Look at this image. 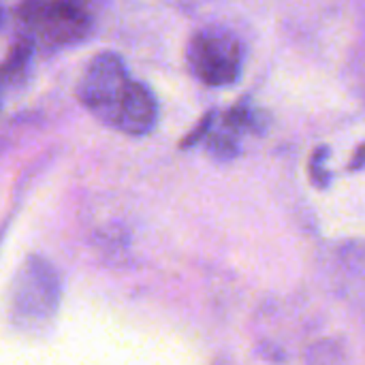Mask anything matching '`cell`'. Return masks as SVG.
<instances>
[{
  "mask_svg": "<svg viewBox=\"0 0 365 365\" xmlns=\"http://www.w3.org/2000/svg\"><path fill=\"white\" fill-rule=\"evenodd\" d=\"M62 287L58 272L41 257H30L13 282L11 317L24 331H38L49 325L60 304Z\"/></svg>",
  "mask_w": 365,
  "mask_h": 365,
  "instance_id": "4",
  "label": "cell"
},
{
  "mask_svg": "<svg viewBox=\"0 0 365 365\" xmlns=\"http://www.w3.org/2000/svg\"><path fill=\"white\" fill-rule=\"evenodd\" d=\"M0 21H2V9H0Z\"/></svg>",
  "mask_w": 365,
  "mask_h": 365,
  "instance_id": "6",
  "label": "cell"
},
{
  "mask_svg": "<svg viewBox=\"0 0 365 365\" xmlns=\"http://www.w3.org/2000/svg\"><path fill=\"white\" fill-rule=\"evenodd\" d=\"M244 41L227 26L210 24L192 32L186 45L190 75L207 88H229L244 71Z\"/></svg>",
  "mask_w": 365,
  "mask_h": 365,
  "instance_id": "3",
  "label": "cell"
},
{
  "mask_svg": "<svg viewBox=\"0 0 365 365\" xmlns=\"http://www.w3.org/2000/svg\"><path fill=\"white\" fill-rule=\"evenodd\" d=\"M2 92H4V88H2V83H0V98H2Z\"/></svg>",
  "mask_w": 365,
  "mask_h": 365,
  "instance_id": "5",
  "label": "cell"
},
{
  "mask_svg": "<svg viewBox=\"0 0 365 365\" xmlns=\"http://www.w3.org/2000/svg\"><path fill=\"white\" fill-rule=\"evenodd\" d=\"M77 101L101 124L128 137H143L158 124L154 92L135 79L115 51H101L77 81Z\"/></svg>",
  "mask_w": 365,
  "mask_h": 365,
  "instance_id": "1",
  "label": "cell"
},
{
  "mask_svg": "<svg viewBox=\"0 0 365 365\" xmlns=\"http://www.w3.org/2000/svg\"><path fill=\"white\" fill-rule=\"evenodd\" d=\"M105 0H21L17 4L19 32L36 49H66L94 32Z\"/></svg>",
  "mask_w": 365,
  "mask_h": 365,
  "instance_id": "2",
  "label": "cell"
}]
</instances>
